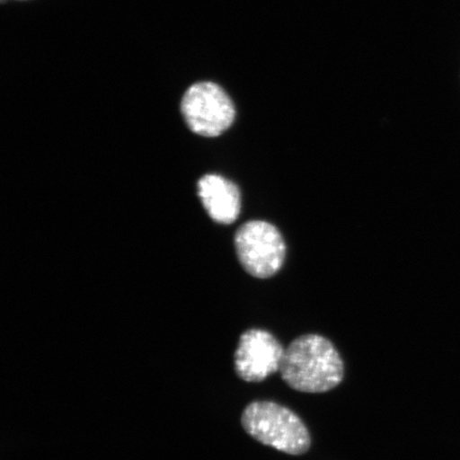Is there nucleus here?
<instances>
[{
	"mask_svg": "<svg viewBox=\"0 0 460 460\" xmlns=\"http://www.w3.org/2000/svg\"><path fill=\"white\" fill-rule=\"evenodd\" d=\"M279 372L293 390L323 394L342 383L344 362L329 339L308 333L296 338L285 349Z\"/></svg>",
	"mask_w": 460,
	"mask_h": 460,
	"instance_id": "obj_1",
	"label": "nucleus"
},
{
	"mask_svg": "<svg viewBox=\"0 0 460 460\" xmlns=\"http://www.w3.org/2000/svg\"><path fill=\"white\" fill-rule=\"evenodd\" d=\"M241 424L252 438L289 456H303L312 446L306 424L295 411L279 402H251L241 416Z\"/></svg>",
	"mask_w": 460,
	"mask_h": 460,
	"instance_id": "obj_2",
	"label": "nucleus"
},
{
	"mask_svg": "<svg viewBox=\"0 0 460 460\" xmlns=\"http://www.w3.org/2000/svg\"><path fill=\"white\" fill-rule=\"evenodd\" d=\"M238 259L247 273L257 279H269L285 262L286 243L279 230L266 221L243 224L234 235Z\"/></svg>",
	"mask_w": 460,
	"mask_h": 460,
	"instance_id": "obj_3",
	"label": "nucleus"
},
{
	"mask_svg": "<svg viewBox=\"0 0 460 460\" xmlns=\"http://www.w3.org/2000/svg\"><path fill=\"white\" fill-rule=\"evenodd\" d=\"M188 128L201 137H218L234 122L235 108L220 85L199 83L188 89L181 101Z\"/></svg>",
	"mask_w": 460,
	"mask_h": 460,
	"instance_id": "obj_4",
	"label": "nucleus"
},
{
	"mask_svg": "<svg viewBox=\"0 0 460 460\" xmlns=\"http://www.w3.org/2000/svg\"><path fill=\"white\" fill-rule=\"evenodd\" d=\"M285 349L271 332L252 329L241 335L234 353V371L247 383H261L279 372Z\"/></svg>",
	"mask_w": 460,
	"mask_h": 460,
	"instance_id": "obj_5",
	"label": "nucleus"
},
{
	"mask_svg": "<svg viewBox=\"0 0 460 460\" xmlns=\"http://www.w3.org/2000/svg\"><path fill=\"white\" fill-rule=\"evenodd\" d=\"M199 197L212 220L220 224H232L241 210L239 188L226 177L209 174L198 183Z\"/></svg>",
	"mask_w": 460,
	"mask_h": 460,
	"instance_id": "obj_6",
	"label": "nucleus"
}]
</instances>
